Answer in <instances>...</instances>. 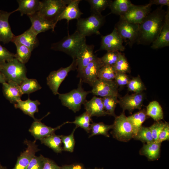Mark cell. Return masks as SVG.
<instances>
[{"instance_id": "14", "label": "cell", "mask_w": 169, "mask_h": 169, "mask_svg": "<svg viewBox=\"0 0 169 169\" xmlns=\"http://www.w3.org/2000/svg\"><path fill=\"white\" fill-rule=\"evenodd\" d=\"M145 94L143 92L126 94L122 97H119L118 104L123 111L128 110L130 113L136 109L141 110L143 106Z\"/></svg>"}, {"instance_id": "39", "label": "cell", "mask_w": 169, "mask_h": 169, "mask_svg": "<svg viewBox=\"0 0 169 169\" xmlns=\"http://www.w3.org/2000/svg\"><path fill=\"white\" fill-rule=\"evenodd\" d=\"M126 86L128 90L134 93L142 92L146 88L140 76L133 77L130 79Z\"/></svg>"}, {"instance_id": "8", "label": "cell", "mask_w": 169, "mask_h": 169, "mask_svg": "<svg viewBox=\"0 0 169 169\" xmlns=\"http://www.w3.org/2000/svg\"><path fill=\"white\" fill-rule=\"evenodd\" d=\"M139 24L128 22L120 18L115 28L123 42L130 47L136 43L139 35Z\"/></svg>"}, {"instance_id": "9", "label": "cell", "mask_w": 169, "mask_h": 169, "mask_svg": "<svg viewBox=\"0 0 169 169\" xmlns=\"http://www.w3.org/2000/svg\"><path fill=\"white\" fill-rule=\"evenodd\" d=\"M77 69L75 59L69 66L61 67L58 70L51 71L47 78V84L54 95L58 94L59 88L62 82L70 71Z\"/></svg>"}, {"instance_id": "26", "label": "cell", "mask_w": 169, "mask_h": 169, "mask_svg": "<svg viewBox=\"0 0 169 169\" xmlns=\"http://www.w3.org/2000/svg\"><path fill=\"white\" fill-rule=\"evenodd\" d=\"M40 104L38 100H32L28 97L26 100H18L14 104V106L16 109H20L24 114L31 117L35 120L37 119L35 118L34 114L38 112V106Z\"/></svg>"}, {"instance_id": "48", "label": "cell", "mask_w": 169, "mask_h": 169, "mask_svg": "<svg viewBox=\"0 0 169 169\" xmlns=\"http://www.w3.org/2000/svg\"><path fill=\"white\" fill-rule=\"evenodd\" d=\"M169 140V124L166 122V125L159 135L156 142L161 143L164 141Z\"/></svg>"}, {"instance_id": "33", "label": "cell", "mask_w": 169, "mask_h": 169, "mask_svg": "<svg viewBox=\"0 0 169 169\" xmlns=\"http://www.w3.org/2000/svg\"><path fill=\"white\" fill-rule=\"evenodd\" d=\"M16 48L14 58L21 63L25 64L29 59L32 51L28 47L18 43H13Z\"/></svg>"}, {"instance_id": "19", "label": "cell", "mask_w": 169, "mask_h": 169, "mask_svg": "<svg viewBox=\"0 0 169 169\" xmlns=\"http://www.w3.org/2000/svg\"><path fill=\"white\" fill-rule=\"evenodd\" d=\"M28 16L31 23L30 28L36 35L50 29L54 30L55 24L42 17L38 12Z\"/></svg>"}, {"instance_id": "47", "label": "cell", "mask_w": 169, "mask_h": 169, "mask_svg": "<svg viewBox=\"0 0 169 169\" xmlns=\"http://www.w3.org/2000/svg\"><path fill=\"white\" fill-rule=\"evenodd\" d=\"M14 58V54L10 52L0 43V64L9 61Z\"/></svg>"}, {"instance_id": "1", "label": "cell", "mask_w": 169, "mask_h": 169, "mask_svg": "<svg viewBox=\"0 0 169 169\" xmlns=\"http://www.w3.org/2000/svg\"><path fill=\"white\" fill-rule=\"evenodd\" d=\"M163 6L158 7L139 24L138 44L149 45L157 38L163 24L166 11Z\"/></svg>"}, {"instance_id": "17", "label": "cell", "mask_w": 169, "mask_h": 169, "mask_svg": "<svg viewBox=\"0 0 169 169\" xmlns=\"http://www.w3.org/2000/svg\"><path fill=\"white\" fill-rule=\"evenodd\" d=\"M94 46L84 44L80 48L76 55L77 69L80 71L97 57L94 53Z\"/></svg>"}, {"instance_id": "37", "label": "cell", "mask_w": 169, "mask_h": 169, "mask_svg": "<svg viewBox=\"0 0 169 169\" xmlns=\"http://www.w3.org/2000/svg\"><path fill=\"white\" fill-rule=\"evenodd\" d=\"M90 6L92 13L100 14L107 7H109L112 0H87Z\"/></svg>"}, {"instance_id": "16", "label": "cell", "mask_w": 169, "mask_h": 169, "mask_svg": "<svg viewBox=\"0 0 169 169\" xmlns=\"http://www.w3.org/2000/svg\"><path fill=\"white\" fill-rule=\"evenodd\" d=\"M42 119H37L32 123L29 131L34 137L35 140H40L43 138L53 133L57 130L59 129L64 125L69 123V121L64 122L58 126L53 128L48 126L42 123Z\"/></svg>"}, {"instance_id": "41", "label": "cell", "mask_w": 169, "mask_h": 169, "mask_svg": "<svg viewBox=\"0 0 169 169\" xmlns=\"http://www.w3.org/2000/svg\"><path fill=\"white\" fill-rule=\"evenodd\" d=\"M116 73L113 66L103 65L99 71L98 78L106 81L114 80Z\"/></svg>"}, {"instance_id": "21", "label": "cell", "mask_w": 169, "mask_h": 169, "mask_svg": "<svg viewBox=\"0 0 169 169\" xmlns=\"http://www.w3.org/2000/svg\"><path fill=\"white\" fill-rule=\"evenodd\" d=\"M84 105L85 111L91 117H100L107 115L101 97L94 96L90 100H86Z\"/></svg>"}, {"instance_id": "2", "label": "cell", "mask_w": 169, "mask_h": 169, "mask_svg": "<svg viewBox=\"0 0 169 169\" xmlns=\"http://www.w3.org/2000/svg\"><path fill=\"white\" fill-rule=\"evenodd\" d=\"M86 37L77 30L70 35L64 37L59 41L51 44V49L54 51L63 52L75 59L76 55L82 45L86 43Z\"/></svg>"}, {"instance_id": "43", "label": "cell", "mask_w": 169, "mask_h": 169, "mask_svg": "<svg viewBox=\"0 0 169 169\" xmlns=\"http://www.w3.org/2000/svg\"><path fill=\"white\" fill-rule=\"evenodd\" d=\"M120 52H107L102 57L100 58L104 65L113 66L116 63L119 58Z\"/></svg>"}, {"instance_id": "54", "label": "cell", "mask_w": 169, "mask_h": 169, "mask_svg": "<svg viewBox=\"0 0 169 169\" xmlns=\"http://www.w3.org/2000/svg\"><path fill=\"white\" fill-rule=\"evenodd\" d=\"M94 169H103V168H100L96 167Z\"/></svg>"}, {"instance_id": "24", "label": "cell", "mask_w": 169, "mask_h": 169, "mask_svg": "<svg viewBox=\"0 0 169 169\" xmlns=\"http://www.w3.org/2000/svg\"><path fill=\"white\" fill-rule=\"evenodd\" d=\"M12 42L18 43L29 48L32 51L38 45L36 35L29 28L23 33L15 36Z\"/></svg>"}, {"instance_id": "34", "label": "cell", "mask_w": 169, "mask_h": 169, "mask_svg": "<svg viewBox=\"0 0 169 169\" xmlns=\"http://www.w3.org/2000/svg\"><path fill=\"white\" fill-rule=\"evenodd\" d=\"M91 116L86 111L81 115L75 117L74 120L69 123L74 124L77 127H80L84 129L88 133H90L91 122L92 120Z\"/></svg>"}, {"instance_id": "7", "label": "cell", "mask_w": 169, "mask_h": 169, "mask_svg": "<svg viewBox=\"0 0 169 169\" xmlns=\"http://www.w3.org/2000/svg\"><path fill=\"white\" fill-rule=\"evenodd\" d=\"M124 112L123 111L120 115L115 117L111 133L116 140L127 142L133 138L135 134L133 127Z\"/></svg>"}, {"instance_id": "35", "label": "cell", "mask_w": 169, "mask_h": 169, "mask_svg": "<svg viewBox=\"0 0 169 169\" xmlns=\"http://www.w3.org/2000/svg\"><path fill=\"white\" fill-rule=\"evenodd\" d=\"M20 86L23 94H29L42 88L36 79L27 78L23 80Z\"/></svg>"}, {"instance_id": "50", "label": "cell", "mask_w": 169, "mask_h": 169, "mask_svg": "<svg viewBox=\"0 0 169 169\" xmlns=\"http://www.w3.org/2000/svg\"><path fill=\"white\" fill-rule=\"evenodd\" d=\"M60 169H86V168L81 164L75 163L64 165L60 166Z\"/></svg>"}, {"instance_id": "40", "label": "cell", "mask_w": 169, "mask_h": 169, "mask_svg": "<svg viewBox=\"0 0 169 169\" xmlns=\"http://www.w3.org/2000/svg\"><path fill=\"white\" fill-rule=\"evenodd\" d=\"M133 138L146 143L154 141L149 127L143 126L139 130Z\"/></svg>"}, {"instance_id": "51", "label": "cell", "mask_w": 169, "mask_h": 169, "mask_svg": "<svg viewBox=\"0 0 169 169\" xmlns=\"http://www.w3.org/2000/svg\"><path fill=\"white\" fill-rule=\"evenodd\" d=\"M150 5H160L161 6H166L169 7V0H151L148 3Z\"/></svg>"}, {"instance_id": "22", "label": "cell", "mask_w": 169, "mask_h": 169, "mask_svg": "<svg viewBox=\"0 0 169 169\" xmlns=\"http://www.w3.org/2000/svg\"><path fill=\"white\" fill-rule=\"evenodd\" d=\"M2 84L4 95L11 103L14 104L21 100L23 94L19 85L12 81L6 82Z\"/></svg>"}, {"instance_id": "10", "label": "cell", "mask_w": 169, "mask_h": 169, "mask_svg": "<svg viewBox=\"0 0 169 169\" xmlns=\"http://www.w3.org/2000/svg\"><path fill=\"white\" fill-rule=\"evenodd\" d=\"M92 87L91 93L94 95L102 98L110 96L120 97L118 87L114 80L106 81L98 79Z\"/></svg>"}, {"instance_id": "27", "label": "cell", "mask_w": 169, "mask_h": 169, "mask_svg": "<svg viewBox=\"0 0 169 169\" xmlns=\"http://www.w3.org/2000/svg\"><path fill=\"white\" fill-rule=\"evenodd\" d=\"M161 144L154 141L144 144L140 150L139 153L145 156L149 161L157 160L160 157Z\"/></svg>"}, {"instance_id": "36", "label": "cell", "mask_w": 169, "mask_h": 169, "mask_svg": "<svg viewBox=\"0 0 169 169\" xmlns=\"http://www.w3.org/2000/svg\"><path fill=\"white\" fill-rule=\"evenodd\" d=\"M117 96H107L102 98L105 110L107 115L115 117V110L119 100Z\"/></svg>"}, {"instance_id": "45", "label": "cell", "mask_w": 169, "mask_h": 169, "mask_svg": "<svg viewBox=\"0 0 169 169\" xmlns=\"http://www.w3.org/2000/svg\"><path fill=\"white\" fill-rule=\"evenodd\" d=\"M44 156H34L30 161L25 169H42L44 163Z\"/></svg>"}, {"instance_id": "25", "label": "cell", "mask_w": 169, "mask_h": 169, "mask_svg": "<svg viewBox=\"0 0 169 169\" xmlns=\"http://www.w3.org/2000/svg\"><path fill=\"white\" fill-rule=\"evenodd\" d=\"M18 6L15 10L19 11L22 16L27 15L28 16L38 12L41 5V1L38 0H18Z\"/></svg>"}, {"instance_id": "15", "label": "cell", "mask_w": 169, "mask_h": 169, "mask_svg": "<svg viewBox=\"0 0 169 169\" xmlns=\"http://www.w3.org/2000/svg\"><path fill=\"white\" fill-rule=\"evenodd\" d=\"M24 143L27 147L21 153L13 169H25L35 153L40 150L36 144V140L32 141L26 140Z\"/></svg>"}, {"instance_id": "29", "label": "cell", "mask_w": 169, "mask_h": 169, "mask_svg": "<svg viewBox=\"0 0 169 169\" xmlns=\"http://www.w3.org/2000/svg\"><path fill=\"white\" fill-rule=\"evenodd\" d=\"M40 141L42 143L56 153H61L63 151V148L61 147L62 142L61 135H56L54 133Z\"/></svg>"}, {"instance_id": "20", "label": "cell", "mask_w": 169, "mask_h": 169, "mask_svg": "<svg viewBox=\"0 0 169 169\" xmlns=\"http://www.w3.org/2000/svg\"><path fill=\"white\" fill-rule=\"evenodd\" d=\"M169 46V7H168L162 28L157 38L152 43L151 48L157 49Z\"/></svg>"}, {"instance_id": "42", "label": "cell", "mask_w": 169, "mask_h": 169, "mask_svg": "<svg viewBox=\"0 0 169 169\" xmlns=\"http://www.w3.org/2000/svg\"><path fill=\"white\" fill-rule=\"evenodd\" d=\"M77 128L76 126L69 135H61L62 142L63 144V151L70 152L74 151L75 144L74 134Z\"/></svg>"}, {"instance_id": "31", "label": "cell", "mask_w": 169, "mask_h": 169, "mask_svg": "<svg viewBox=\"0 0 169 169\" xmlns=\"http://www.w3.org/2000/svg\"><path fill=\"white\" fill-rule=\"evenodd\" d=\"M146 113L155 121L163 119V112L162 109L159 102L154 100L150 102L146 107Z\"/></svg>"}, {"instance_id": "32", "label": "cell", "mask_w": 169, "mask_h": 169, "mask_svg": "<svg viewBox=\"0 0 169 169\" xmlns=\"http://www.w3.org/2000/svg\"><path fill=\"white\" fill-rule=\"evenodd\" d=\"M113 128V125H106L103 122H93L90 125V134L89 137L90 138L94 136L102 135L109 137H110L109 131Z\"/></svg>"}, {"instance_id": "46", "label": "cell", "mask_w": 169, "mask_h": 169, "mask_svg": "<svg viewBox=\"0 0 169 169\" xmlns=\"http://www.w3.org/2000/svg\"><path fill=\"white\" fill-rule=\"evenodd\" d=\"M130 79L126 74L116 72L114 81L118 87H122L126 85Z\"/></svg>"}, {"instance_id": "18", "label": "cell", "mask_w": 169, "mask_h": 169, "mask_svg": "<svg viewBox=\"0 0 169 169\" xmlns=\"http://www.w3.org/2000/svg\"><path fill=\"white\" fill-rule=\"evenodd\" d=\"M15 12V10L10 12L0 10V42L4 44L12 42L15 36L12 32L8 21L10 16Z\"/></svg>"}, {"instance_id": "13", "label": "cell", "mask_w": 169, "mask_h": 169, "mask_svg": "<svg viewBox=\"0 0 169 169\" xmlns=\"http://www.w3.org/2000/svg\"><path fill=\"white\" fill-rule=\"evenodd\" d=\"M103 65L100 58L96 57L82 70L78 72V76L82 82L92 86L98 79L99 71Z\"/></svg>"}, {"instance_id": "28", "label": "cell", "mask_w": 169, "mask_h": 169, "mask_svg": "<svg viewBox=\"0 0 169 169\" xmlns=\"http://www.w3.org/2000/svg\"><path fill=\"white\" fill-rule=\"evenodd\" d=\"M133 4L129 0H115L112 1L109 7L111 10V13L121 16L124 15Z\"/></svg>"}, {"instance_id": "11", "label": "cell", "mask_w": 169, "mask_h": 169, "mask_svg": "<svg viewBox=\"0 0 169 169\" xmlns=\"http://www.w3.org/2000/svg\"><path fill=\"white\" fill-rule=\"evenodd\" d=\"M101 38L99 50L120 52L125 49L123 45V41L115 28L111 33L105 36H102Z\"/></svg>"}, {"instance_id": "30", "label": "cell", "mask_w": 169, "mask_h": 169, "mask_svg": "<svg viewBox=\"0 0 169 169\" xmlns=\"http://www.w3.org/2000/svg\"><path fill=\"white\" fill-rule=\"evenodd\" d=\"M148 117L145 109L140 110L132 115L127 117L128 120L133 127L134 136L142 126L143 123L146 120Z\"/></svg>"}, {"instance_id": "53", "label": "cell", "mask_w": 169, "mask_h": 169, "mask_svg": "<svg viewBox=\"0 0 169 169\" xmlns=\"http://www.w3.org/2000/svg\"><path fill=\"white\" fill-rule=\"evenodd\" d=\"M0 169H8L5 166H2L0 163Z\"/></svg>"}, {"instance_id": "44", "label": "cell", "mask_w": 169, "mask_h": 169, "mask_svg": "<svg viewBox=\"0 0 169 169\" xmlns=\"http://www.w3.org/2000/svg\"><path fill=\"white\" fill-rule=\"evenodd\" d=\"M166 122L160 120L156 121L151 125L149 127L155 141H156L160 133L164 127Z\"/></svg>"}, {"instance_id": "52", "label": "cell", "mask_w": 169, "mask_h": 169, "mask_svg": "<svg viewBox=\"0 0 169 169\" xmlns=\"http://www.w3.org/2000/svg\"><path fill=\"white\" fill-rule=\"evenodd\" d=\"M6 82L5 79L1 72L0 68V83L3 84Z\"/></svg>"}, {"instance_id": "6", "label": "cell", "mask_w": 169, "mask_h": 169, "mask_svg": "<svg viewBox=\"0 0 169 169\" xmlns=\"http://www.w3.org/2000/svg\"><path fill=\"white\" fill-rule=\"evenodd\" d=\"M70 0H44L41 1L39 10L38 13L42 17L54 23Z\"/></svg>"}, {"instance_id": "12", "label": "cell", "mask_w": 169, "mask_h": 169, "mask_svg": "<svg viewBox=\"0 0 169 169\" xmlns=\"http://www.w3.org/2000/svg\"><path fill=\"white\" fill-rule=\"evenodd\" d=\"M151 6L149 3L142 5L133 4L124 15L120 18L128 22L140 24L151 12Z\"/></svg>"}, {"instance_id": "4", "label": "cell", "mask_w": 169, "mask_h": 169, "mask_svg": "<svg viewBox=\"0 0 169 169\" xmlns=\"http://www.w3.org/2000/svg\"><path fill=\"white\" fill-rule=\"evenodd\" d=\"M0 68L6 82L12 81L20 85L27 78L25 64L15 58L9 61L0 64Z\"/></svg>"}, {"instance_id": "3", "label": "cell", "mask_w": 169, "mask_h": 169, "mask_svg": "<svg viewBox=\"0 0 169 169\" xmlns=\"http://www.w3.org/2000/svg\"><path fill=\"white\" fill-rule=\"evenodd\" d=\"M82 81L80 79L78 88L64 94L58 93L59 98L62 105L75 113L81 109V105L86 101L88 95L90 91L85 90L82 86Z\"/></svg>"}, {"instance_id": "49", "label": "cell", "mask_w": 169, "mask_h": 169, "mask_svg": "<svg viewBox=\"0 0 169 169\" xmlns=\"http://www.w3.org/2000/svg\"><path fill=\"white\" fill-rule=\"evenodd\" d=\"M42 169H60V166H58L53 160L44 157Z\"/></svg>"}, {"instance_id": "5", "label": "cell", "mask_w": 169, "mask_h": 169, "mask_svg": "<svg viewBox=\"0 0 169 169\" xmlns=\"http://www.w3.org/2000/svg\"><path fill=\"white\" fill-rule=\"evenodd\" d=\"M77 30L86 37L93 34L100 35L99 30L105 21V17L101 14L91 13L87 18L77 19Z\"/></svg>"}, {"instance_id": "38", "label": "cell", "mask_w": 169, "mask_h": 169, "mask_svg": "<svg viewBox=\"0 0 169 169\" xmlns=\"http://www.w3.org/2000/svg\"><path fill=\"white\" fill-rule=\"evenodd\" d=\"M116 72L130 73L131 68L125 55L120 52L119 58L115 64L113 66Z\"/></svg>"}, {"instance_id": "23", "label": "cell", "mask_w": 169, "mask_h": 169, "mask_svg": "<svg viewBox=\"0 0 169 169\" xmlns=\"http://www.w3.org/2000/svg\"><path fill=\"white\" fill-rule=\"evenodd\" d=\"M81 0H70L57 20V22L63 19H66L68 22L80 18L83 14L79 8V3Z\"/></svg>"}]
</instances>
